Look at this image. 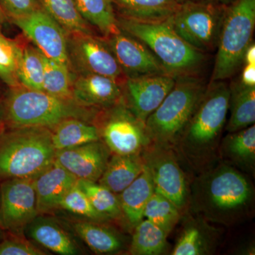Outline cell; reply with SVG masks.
Listing matches in <instances>:
<instances>
[{
	"instance_id": "obj_41",
	"label": "cell",
	"mask_w": 255,
	"mask_h": 255,
	"mask_svg": "<svg viewBox=\"0 0 255 255\" xmlns=\"http://www.w3.org/2000/svg\"><path fill=\"white\" fill-rule=\"evenodd\" d=\"M178 3H182L187 1H212V2L221 3V4H229L234 0H177Z\"/></svg>"
},
{
	"instance_id": "obj_1",
	"label": "cell",
	"mask_w": 255,
	"mask_h": 255,
	"mask_svg": "<svg viewBox=\"0 0 255 255\" xmlns=\"http://www.w3.org/2000/svg\"><path fill=\"white\" fill-rule=\"evenodd\" d=\"M253 187L237 168L221 163L203 170L191 187V209L211 222L230 225L246 216Z\"/></svg>"
},
{
	"instance_id": "obj_13",
	"label": "cell",
	"mask_w": 255,
	"mask_h": 255,
	"mask_svg": "<svg viewBox=\"0 0 255 255\" xmlns=\"http://www.w3.org/2000/svg\"><path fill=\"white\" fill-rule=\"evenodd\" d=\"M11 21L45 56L67 65L70 70L66 31L43 8Z\"/></svg>"
},
{
	"instance_id": "obj_38",
	"label": "cell",
	"mask_w": 255,
	"mask_h": 255,
	"mask_svg": "<svg viewBox=\"0 0 255 255\" xmlns=\"http://www.w3.org/2000/svg\"><path fill=\"white\" fill-rule=\"evenodd\" d=\"M47 253L24 238L6 240L0 243V255H45Z\"/></svg>"
},
{
	"instance_id": "obj_12",
	"label": "cell",
	"mask_w": 255,
	"mask_h": 255,
	"mask_svg": "<svg viewBox=\"0 0 255 255\" xmlns=\"http://www.w3.org/2000/svg\"><path fill=\"white\" fill-rule=\"evenodd\" d=\"M37 216L33 179H6L0 187V226L21 235Z\"/></svg>"
},
{
	"instance_id": "obj_21",
	"label": "cell",
	"mask_w": 255,
	"mask_h": 255,
	"mask_svg": "<svg viewBox=\"0 0 255 255\" xmlns=\"http://www.w3.org/2000/svg\"><path fill=\"white\" fill-rule=\"evenodd\" d=\"M117 16L142 23L163 22L173 14L177 0H112Z\"/></svg>"
},
{
	"instance_id": "obj_37",
	"label": "cell",
	"mask_w": 255,
	"mask_h": 255,
	"mask_svg": "<svg viewBox=\"0 0 255 255\" xmlns=\"http://www.w3.org/2000/svg\"><path fill=\"white\" fill-rule=\"evenodd\" d=\"M0 5L6 17L11 21L23 17L41 7L38 0H0Z\"/></svg>"
},
{
	"instance_id": "obj_11",
	"label": "cell",
	"mask_w": 255,
	"mask_h": 255,
	"mask_svg": "<svg viewBox=\"0 0 255 255\" xmlns=\"http://www.w3.org/2000/svg\"><path fill=\"white\" fill-rule=\"evenodd\" d=\"M141 155L155 192L165 196L182 211L187 205L189 190L185 174L173 147L150 142Z\"/></svg>"
},
{
	"instance_id": "obj_10",
	"label": "cell",
	"mask_w": 255,
	"mask_h": 255,
	"mask_svg": "<svg viewBox=\"0 0 255 255\" xmlns=\"http://www.w3.org/2000/svg\"><path fill=\"white\" fill-rule=\"evenodd\" d=\"M67 42L70 71L108 77L123 85L127 77L101 37L90 33H68Z\"/></svg>"
},
{
	"instance_id": "obj_24",
	"label": "cell",
	"mask_w": 255,
	"mask_h": 255,
	"mask_svg": "<svg viewBox=\"0 0 255 255\" xmlns=\"http://www.w3.org/2000/svg\"><path fill=\"white\" fill-rule=\"evenodd\" d=\"M71 226L78 237L96 254H112L124 248L120 235L100 221L78 220L73 221Z\"/></svg>"
},
{
	"instance_id": "obj_40",
	"label": "cell",
	"mask_w": 255,
	"mask_h": 255,
	"mask_svg": "<svg viewBox=\"0 0 255 255\" xmlns=\"http://www.w3.org/2000/svg\"><path fill=\"white\" fill-rule=\"evenodd\" d=\"M243 63L252 64L255 65V43H251L245 52Z\"/></svg>"
},
{
	"instance_id": "obj_29",
	"label": "cell",
	"mask_w": 255,
	"mask_h": 255,
	"mask_svg": "<svg viewBox=\"0 0 255 255\" xmlns=\"http://www.w3.org/2000/svg\"><path fill=\"white\" fill-rule=\"evenodd\" d=\"M40 5L68 33L94 34L90 24L79 12L73 0H38Z\"/></svg>"
},
{
	"instance_id": "obj_2",
	"label": "cell",
	"mask_w": 255,
	"mask_h": 255,
	"mask_svg": "<svg viewBox=\"0 0 255 255\" xmlns=\"http://www.w3.org/2000/svg\"><path fill=\"white\" fill-rule=\"evenodd\" d=\"M230 87L211 81L173 149L191 167H210L218 152L229 111Z\"/></svg>"
},
{
	"instance_id": "obj_3",
	"label": "cell",
	"mask_w": 255,
	"mask_h": 255,
	"mask_svg": "<svg viewBox=\"0 0 255 255\" xmlns=\"http://www.w3.org/2000/svg\"><path fill=\"white\" fill-rule=\"evenodd\" d=\"M119 27L140 40L158 58L171 76H199L205 66L206 53L189 45L167 21L142 23L117 16Z\"/></svg>"
},
{
	"instance_id": "obj_39",
	"label": "cell",
	"mask_w": 255,
	"mask_h": 255,
	"mask_svg": "<svg viewBox=\"0 0 255 255\" xmlns=\"http://www.w3.org/2000/svg\"><path fill=\"white\" fill-rule=\"evenodd\" d=\"M240 81L246 86L255 87V65H245Z\"/></svg>"
},
{
	"instance_id": "obj_26",
	"label": "cell",
	"mask_w": 255,
	"mask_h": 255,
	"mask_svg": "<svg viewBox=\"0 0 255 255\" xmlns=\"http://www.w3.org/2000/svg\"><path fill=\"white\" fill-rule=\"evenodd\" d=\"M50 130L52 142L56 151L100 140L97 127L82 119H66Z\"/></svg>"
},
{
	"instance_id": "obj_42",
	"label": "cell",
	"mask_w": 255,
	"mask_h": 255,
	"mask_svg": "<svg viewBox=\"0 0 255 255\" xmlns=\"http://www.w3.org/2000/svg\"><path fill=\"white\" fill-rule=\"evenodd\" d=\"M6 18V16L5 15L4 11H3L2 8H1V5H0V24L4 23Z\"/></svg>"
},
{
	"instance_id": "obj_36",
	"label": "cell",
	"mask_w": 255,
	"mask_h": 255,
	"mask_svg": "<svg viewBox=\"0 0 255 255\" xmlns=\"http://www.w3.org/2000/svg\"><path fill=\"white\" fill-rule=\"evenodd\" d=\"M20 46L0 35V79L10 86H16Z\"/></svg>"
},
{
	"instance_id": "obj_4",
	"label": "cell",
	"mask_w": 255,
	"mask_h": 255,
	"mask_svg": "<svg viewBox=\"0 0 255 255\" xmlns=\"http://www.w3.org/2000/svg\"><path fill=\"white\" fill-rule=\"evenodd\" d=\"M51 130L18 127L0 136V178L34 179L54 162Z\"/></svg>"
},
{
	"instance_id": "obj_9",
	"label": "cell",
	"mask_w": 255,
	"mask_h": 255,
	"mask_svg": "<svg viewBox=\"0 0 255 255\" xmlns=\"http://www.w3.org/2000/svg\"><path fill=\"white\" fill-rule=\"evenodd\" d=\"M95 125L105 145L113 155L141 154L150 143L145 123L126 107L124 102L102 110Z\"/></svg>"
},
{
	"instance_id": "obj_7",
	"label": "cell",
	"mask_w": 255,
	"mask_h": 255,
	"mask_svg": "<svg viewBox=\"0 0 255 255\" xmlns=\"http://www.w3.org/2000/svg\"><path fill=\"white\" fill-rule=\"evenodd\" d=\"M255 27V0H234L227 5L218 42L211 81H225L243 64Z\"/></svg>"
},
{
	"instance_id": "obj_28",
	"label": "cell",
	"mask_w": 255,
	"mask_h": 255,
	"mask_svg": "<svg viewBox=\"0 0 255 255\" xmlns=\"http://www.w3.org/2000/svg\"><path fill=\"white\" fill-rule=\"evenodd\" d=\"M85 21L95 27L102 36L120 31L112 0H73Z\"/></svg>"
},
{
	"instance_id": "obj_6",
	"label": "cell",
	"mask_w": 255,
	"mask_h": 255,
	"mask_svg": "<svg viewBox=\"0 0 255 255\" xmlns=\"http://www.w3.org/2000/svg\"><path fill=\"white\" fill-rule=\"evenodd\" d=\"M95 109L78 105L46 92L23 88L11 94L6 105V116L18 127H44L52 129L68 119L88 122L96 118Z\"/></svg>"
},
{
	"instance_id": "obj_22",
	"label": "cell",
	"mask_w": 255,
	"mask_h": 255,
	"mask_svg": "<svg viewBox=\"0 0 255 255\" xmlns=\"http://www.w3.org/2000/svg\"><path fill=\"white\" fill-rule=\"evenodd\" d=\"M144 168L145 162L141 154L113 155L97 182L119 194L142 173Z\"/></svg>"
},
{
	"instance_id": "obj_20",
	"label": "cell",
	"mask_w": 255,
	"mask_h": 255,
	"mask_svg": "<svg viewBox=\"0 0 255 255\" xmlns=\"http://www.w3.org/2000/svg\"><path fill=\"white\" fill-rule=\"evenodd\" d=\"M28 237L56 254H80V248L74 238L54 220L37 216L26 229Z\"/></svg>"
},
{
	"instance_id": "obj_34",
	"label": "cell",
	"mask_w": 255,
	"mask_h": 255,
	"mask_svg": "<svg viewBox=\"0 0 255 255\" xmlns=\"http://www.w3.org/2000/svg\"><path fill=\"white\" fill-rule=\"evenodd\" d=\"M143 218L169 235L180 219V211L165 196L154 191L146 204Z\"/></svg>"
},
{
	"instance_id": "obj_30",
	"label": "cell",
	"mask_w": 255,
	"mask_h": 255,
	"mask_svg": "<svg viewBox=\"0 0 255 255\" xmlns=\"http://www.w3.org/2000/svg\"><path fill=\"white\" fill-rule=\"evenodd\" d=\"M168 235L147 219L135 226L129 253L133 255H158L167 246Z\"/></svg>"
},
{
	"instance_id": "obj_8",
	"label": "cell",
	"mask_w": 255,
	"mask_h": 255,
	"mask_svg": "<svg viewBox=\"0 0 255 255\" xmlns=\"http://www.w3.org/2000/svg\"><path fill=\"white\" fill-rule=\"evenodd\" d=\"M227 5L212 1H184L179 3L167 21L191 46L209 53L217 48Z\"/></svg>"
},
{
	"instance_id": "obj_32",
	"label": "cell",
	"mask_w": 255,
	"mask_h": 255,
	"mask_svg": "<svg viewBox=\"0 0 255 255\" xmlns=\"http://www.w3.org/2000/svg\"><path fill=\"white\" fill-rule=\"evenodd\" d=\"M43 92L64 100H73L72 73L69 67L49 59L43 54Z\"/></svg>"
},
{
	"instance_id": "obj_31",
	"label": "cell",
	"mask_w": 255,
	"mask_h": 255,
	"mask_svg": "<svg viewBox=\"0 0 255 255\" xmlns=\"http://www.w3.org/2000/svg\"><path fill=\"white\" fill-rule=\"evenodd\" d=\"M43 72L41 52L32 46L20 47L17 68L18 82L25 88L43 91Z\"/></svg>"
},
{
	"instance_id": "obj_23",
	"label": "cell",
	"mask_w": 255,
	"mask_h": 255,
	"mask_svg": "<svg viewBox=\"0 0 255 255\" xmlns=\"http://www.w3.org/2000/svg\"><path fill=\"white\" fill-rule=\"evenodd\" d=\"M154 191L152 177L145 164L142 173L119 194L122 214L132 227L144 219V209Z\"/></svg>"
},
{
	"instance_id": "obj_27",
	"label": "cell",
	"mask_w": 255,
	"mask_h": 255,
	"mask_svg": "<svg viewBox=\"0 0 255 255\" xmlns=\"http://www.w3.org/2000/svg\"><path fill=\"white\" fill-rule=\"evenodd\" d=\"M212 228L201 221H189L184 226L174 246L173 255H203L212 252L214 237Z\"/></svg>"
},
{
	"instance_id": "obj_33",
	"label": "cell",
	"mask_w": 255,
	"mask_h": 255,
	"mask_svg": "<svg viewBox=\"0 0 255 255\" xmlns=\"http://www.w3.org/2000/svg\"><path fill=\"white\" fill-rule=\"evenodd\" d=\"M77 185L86 194L94 209L107 219H117L122 216L118 196L98 182L78 180Z\"/></svg>"
},
{
	"instance_id": "obj_14",
	"label": "cell",
	"mask_w": 255,
	"mask_h": 255,
	"mask_svg": "<svg viewBox=\"0 0 255 255\" xmlns=\"http://www.w3.org/2000/svg\"><path fill=\"white\" fill-rule=\"evenodd\" d=\"M176 79L168 74L127 78L122 85L123 102L139 120H146L173 88Z\"/></svg>"
},
{
	"instance_id": "obj_18",
	"label": "cell",
	"mask_w": 255,
	"mask_h": 255,
	"mask_svg": "<svg viewBox=\"0 0 255 255\" xmlns=\"http://www.w3.org/2000/svg\"><path fill=\"white\" fill-rule=\"evenodd\" d=\"M77 182L78 179L73 174L54 161L33 179L38 215L58 209L62 198Z\"/></svg>"
},
{
	"instance_id": "obj_35",
	"label": "cell",
	"mask_w": 255,
	"mask_h": 255,
	"mask_svg": "<svg viewBox=\"0 0 255 255\" xmlns=\"http://www.w3.org/2000/svg\"><path fill=\"white\" fill-rule=\"evenodd\" d=\"M58 209L65 210L91 221L100 222L107 220L94 209L86 194L77 184L62 198Z\"/></svg>"
},
{
	"instance_id": "obj_17",
	"label": "cell",
	"mask_w": 255,
	"mask_h": 255,
	"mask_svg": "<svg viewBox=\"0 0 255 255\" xmlns=\"http://www.w3.org/2000/svg\"><path fill=\"white\" fill-rule=\"evenodd\" d=\"M76 75L72 74V93L78 105L102 110L123 102L122 85L117 80L96 74Z\"/></svg>"
},
{
	"instance_id": "obj_16",
	"label": "cell",
	"mask_w": 255,
	"mask_h": 255,
	"mask_svg": "<svg viewBox=\"0 0 255 255\" xmlns=\"http://www.w3.org/2000/svg\"><path fill=\"white\" fill-rule=\"evenodd\" d=\"M111 154L105 142L100 140L56 151L55 162L78 180L97 182L105 172Z\"/></svg>"
},
{
	"instance_id": "obj_25",
	"label": "cell",
	"mask_w": 255,
	"mask_h": 255,
	"mask_svg": "<svg viewBox=\"0 0 255 255\" xmlns=\"http://www.w3.org/2000/svg\"><path fill=\"white\" fill-rule=\"evenodd\" d=\"M229 121L228 132L238 131L255 124V87H248L241 81L233 82L230 87Z\"/></svg>"
},
{
	"instance_id": "obj_15",
	"label": "cell",
	"mask_w": 255,
	"mask_h": 255,
	"mask_svg": "<svg viewBox=\"0 0 255 255\" xmlns=\"http://www.w3.org/2000/svg\"><path fill=\"white\" fill-rule=\"evenodd\" d=\"M101 38L113 53L127 78L167 74L148 47L121 28L117 33Z\"/></svg>"
},
{
	"instance_id": "obj_5",
	"label": "cell",
	"mask_w": 255,
	"mask_h": 255,
	"mask_svg": "<svg viewBox=\"0 0 255 255\" xmlns=\"http://www.w3.org/2000/svg\"><path fill=\"white\" fill-rule=\"evenodd\" d=\"M206 86L200 75L176 79L173 88L146 120V132L151 143L174 147Z\"/></svg>"
},
{
	"instance_id": "obj_19",
	"label": "cell",
	"mask_w": 255,
	"mask_h": 255,
	"mask_svg": "<svg viewBox=\"0 0 255 255\" xmlns=\"http://www.w3.org/2000/svg\"><path fill=\"white\" fill-rule=\"evenodd\" d=\"M218 154L226 164L246 172L255 173V124L232 132H228L220 142Z\"/></svg>"
}]
</instances>
